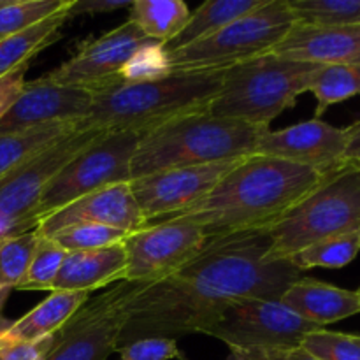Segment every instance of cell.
I'll list each match as a JSON object with an SVG mask.
<instances>
[{"label":"cell","instance_id":"1","mask_svg":"<svg viewBox=\"0 0 360 360\" xmlns=\"http://www.w3.org/2000/svg\"><path fill=\"white\" fill-rule=\"evenodd\" d=\"M269 229L211 238L176 273L137 283L127 302L120 347L141 338L204 334L238 299L280 301L302 271L290 259H269Z\"/></svg>","mask_w":360,"mask_h":360},{"label":"cell","instance_id":"2","mask_svg":"<svg viewBox=\"0 0 360 360\" xmlns=\"http://www.w3.org/2000/svg\"><path fill=\"white\" fill-rule=\"evenodd\" d=\"M327 176L306 165L252 155L199 202L164 220L192 221L207 239L269 229Z\"/></svg>","mask_w":360,"mask_h":360},{"label":"cell","instance_id":"3","mask_svg":"<svg viewBox=\"0 0 360 360\" xmlns=\"http://www.w3.org/2000/svg\"><path fill=\"white\" fill-rule=\"evenodd\" d=\"M266 130L269 129L239 120L218 118L210 115L207 109L178 116L141 134L130 164V178L252 157Z\"/></svg>","mask_w":360,"mask_h":360},{"label":"cell","instance_id":"4","mask_svg":"<svg viewBox=\"0 0 360 360\" xmlns=\"http://www.w3.org/2000/svg\"><path fill=\"white\" fill-rule=\"evenodd\" d=\"M224 72L169 74L146 83H120L94 94L83 129L144 134L178 116L206 111L218 95Z\"/></svg>","mask_w":360,"mask_h":360},{"label":"cell","instance_id":"5","mask_svg":"<svg viewBox=\"0 0 360 360\" xmlns=\"http://www.w3.org/2000/svg\"><path fill=\"white\" fill-rule=\"evenodd\" d=\"M316 67L273 53L232 67L224 72L207 112L269 129L285 109L294 108L299 95L309 91Z\"/></svg>","mask_w":360,"mask_h":360},{"label":"cell","instance_id":"6","mask_svg":"<svg viewBox=\"0 0 360 360\" xmlns=\"http://www.w3.org/2000/svg\"><path fill=\"white\" fill-rule=\"evenodd\" d=\"M360 229V169L347 164L269 227V259H292L322 239Z\"/></svg>","mask_w":360,"mask_h":360},{"label":"cell","instance_id":"7","mask_svg":"<svg viewBox=\"0 0 360 360\" xmlns=\"http://www.w3.org/2000/svg\"><path fill=\"white\" fill-rule=\"evenodd\" d=\"M294 25L287 0H267L262 7L202 41L167 49L171 74L225 72L271 53Z\"/></svg>","mask_w":360,"mask_h":360},{"label":"cell","instance_id":"8","mask_svg":"<svg viewBox=\"0 0 360 360\" xmlns=\"http://www.w3.org/2000/svg\"><path fill=\"white\" fill-rule=\"evenodd\" d=\"M322 327L295 315L278 299L246 297L225 306L204 334L224 341L231 350L264 360L299 348L308 334Z\"/></svg>","mask_w":360,"mask_h":360},{"label":"cell","instance_id":"9","mask_svg":"<svg viewBox=\"0 0 360 360\" xmlns=\"http://www.w3.org/2000/svg\"><path fill=\"white\" fill-rule=\"evenodd\" d=\"M141 134L104 132L97 141L60 169L51 179L35 210L39 221L67 204L105 186L129 183L130 164Z\"/></svg>","mask_w":360,"mask_h":360},{"label":"cell","instance_id":"10","mask_svg":"<svg viewBox=\"0 0 360 360\" xmlns=\"http://www.w3.org/2000/svg\"><path fill=\"white\" fill-rule=\"evenodd\" d=\"M108 130L77 127L41 153L34 155L0 178V217L13 224L20 234L37 227L35 210L46 188L84 148L90 146Z\"/></svg>","mask_w":360,"mask_h":360},{"label":"cell","instance_id":"11","mask_svg":"<svg viewBox=\"0 0 360 360\" xmlns=\"http://www.w3.org/2000/svg\"><path fill=\"white\" fill-rule=\"evenodd\" d=\"M137 283L118 281L98 297L90 299L55 334L42 360H108L120 347L127 322V302Z\"/></svg>","mask_w":360,"mask_h":360},{"label":"cell","instance_id":"12","mask_svg":"<svg viewBox=\"0 0 360 360\" xmlns=\"http://www.w3.org/2000/svg\"><path fill=\"white\" fill-rule=\"evenodd\" d=\"M200 227L186 220L171 218L132 232L123 239L127 269L123 281L153 283L192 260L206 245Z\"/></svg>","mask_w":360,"mask_h":360},{"label":"cell","instance_id":"13","mask_svg":"<svg viewBox=\"0 0 360 360\" xmlns=\"http://www.w3.org/2000/svg\"><path fill=\"white\" fill-rule=\"evenodd\" d=\"M148 42H151V39L127 20L101 37L84 42L72 58L42 77L51 83L84 88L95 94L120 83L123 65Z\"/></svg>","mask_w":360,"mask_h":360},{"label":"cell","instance_id":"14","mask_svg":"<svg viewBox=\"0 0 360 360\" xmlns=\"http://www.w3.org/2000/svg\"><path fill=\"white\" fill-rule=\"evenodd\" d=\"M245 158L167 169L130 181L137 206L150 224L155 218H167L206 197L236 165Z\"/></svg>","mask_w":360,"mask_h":360},{"label":"cell","instance_id":"15","mask_svg":"<svg viewBox=\"0 0 360 360\" xmlns=\"http://www.w3.org/2000/svg\"><path fill=\"white\" fill-rule=\"evenodd\" d=\"M348 130L322 120H308L281 130H266L255 155L306 165L322 174H333L347 165Z\"/></svg>","mask_w":360,"mask_h":360},{"label":"cell","instance_id":"16","mask_svg":"<svg viewBox=\"0 0 360 360\" xmlns=\"http://www.w3.org/2000/svg\"><path fill=\"white\" fill-rule=\"evenodd\" d=\"M94 94L39 79L25 83L20 97L0 120V136L58 122H83L91 111Z\"/></svg>","mask_w":360,"mask_h":360},{"label":"cell","instance_id":"17","mask_svg":"<svg viewBox=\"0 0 360 360\" xmlns=\"http://www.w3.org/2000/svg\"><path fill=\"white\" fill-rule=\"evenodd\" d=\"M83 224L105 225L132 234L146 227L148 221L134 199L129 181L105 186L67 204L62 210L42 218L35 231L41 238H51L62 229Z\"/></svg>","mask_w":360,"mask_h":360},{"label":"cell","instance_id":"18","mask_svg":"<svg viewBox=\"0 0 360 360\" xmlns=\"http://www.w3.org/2000/svg\"><path fill=\"white\" fill-rule=\"evenodd\" d=\"M271 53L313 65H360V27L295 23Z\"/></svg>","mask_w":360,"mask_h":360},{"label":"cell","instance_id":"19","mask_svg":"<svg viewBox=\"0 0 360 360\" xmlns=\"http://www.w3.org/2000/svg\"><path fill=\"white\" fill-rule=\"evenodd\" d=\"M295 315L319 327L350 319L360 313L357 290L334 287L313 278H301L292 283L280 299Z\"/></svg>","mask_w":360,"mask_h":360},{"label":"cell","instance_id":"20","mask_svg":"<svg viewBox=\"0 0 360 360\" xmlns=\"http://www.w3.org/2000/svg\"><path fill=\"white\" fill-rule=\"evenodd\" d=\"M127 269V252L123 243L97 250L67 252L53 290L88 292L123 281Z\"/></svg>","mask_w":360,"mask_h":360},{"label":"cell","instance_id":"21","mask_svg":"<svg viewBox=\"0 0 360 360\" xmlns=\"http://www.w3.org/2000/svg\"><path fill=\"white\" fill-rule=\"evenodd\" d=\"M90 301L88 292L53 290L42 302L21 319L11 322L0 336V348L18 343H35L58 333L81 306Z\"/></svg>","mask_w":360,"mask_h":360},{"label":"cell","instance_id":"22","mask_svg":"<svg viewBox=\"0 0 360 360\" xmlns=\"http://www.w3.org/2000/svg\"><path fill=\"white\" fill-rule=\"evenodd\" d=\"M70 6L72 0H69L58 13L51 14L41 23L0 39V77L21 67H28V62L39 51L60 37V28L70 18Z\"/></svg>","mask_w":360,"mask_h":360},{"label":"cell","instance_id":"23","mask_svg":"<svg viewBox=\"0 0 360 360\" xmlns=\"http://www.w3.org/2000/svg\"><path fill=\"white\" fill-rule=\"evenodd\" d=\"M266 2L267 0H210V2H204L193 13H190L183 30L169 44H165V48L178 49L202 41L231 25L232 21L257 11Z\"/></svg>","mask_w":360,"mask_h":360},{"label":"cell","instance_id":"24","mask_svg":"<svg viewBox=\"0 0 360 360\" xmlns=\"http://www.w3.org/2000/svg\"><path fill=\"white\" fill-rule=\"evenodd\" d=\"M79 125L81 122L46 123L0 136V178L34 155L44 151Z\"/></svg>","mask_w":360,"mask_h":360},{"label":"cell","instance_id":"25","mask_svg":"<svg viewBox=\"0 0 360 360\" xmlns=\"http://www.w3.org/2000/svg\"><path fill=\"white\" fill-rule=\"evenodd\" d=\"M190 18V9L183 0H134L129 7L132 21L148 39L169 44Z\"/></svg>","mask_w":360,"mask_h":360},{"label":"cell","instance_id":"26","mask_svg":"<svg viewBox=\"0 0 360 360\" xmlns=\"http://www.w3.org/2000/svg\"><path fill=\"white\" fill-rule=\"evenodd\" d=\"M309 91L316 98L315 118L320 120L330 105L360 95V65H319Z\"/></svg>","mask_w":360,"mask_h":360},{"label":"cell","instance_id":"27","mask_svg":"<svg viewBox=\"0 0 360 360\" xmlns=\"http://www.w3.org/2000/svg\"><path fill=\"white\" fill-rule=\"evenodd\" d=\"M359 253L360 229L354 232H347V234L322 239V241L295 253L290 260L297 266L299 271L315 269V267L341 269V267L348 266Z\"/></svg>","mask_w":360,"mask_h":360},{"label":"cell","instance_id":"28","mask_svg":"<svg viewBox=\"0 0 360 360\" xmlns=\"http://www.w3.org/2000/svg\"><path fill=\"white\" fill-rule=\"evenodd\" d=\"M295 23L309 27H360V0H287Z\"/></svg>","mask_w":360,"mask_h":360},{"label":"cell","instance_id":"29","mask_svg":"<svg viewBox=\"0 0 360 360\" xmlns=\"http://www.w3.org/2000/svg\"><path fill=\"white\" fill-rule=\"evenodd\" d=\"M39 239L41 236L35 229L0 239V283L4 287L18 288L27 274Z\"/></svg>","mask_w":360,"mask_h":360},{"label":"cell","instance_id":"30","mask_svg":"<svg viewBox=\"0 0 360 360\" xmlns=\"http://www.w3.org/2000/svg\"><path fill=\"white\" fill-rule=\"evenodd\" d=\"M67 252L51 238H41L35 248L27 274L18 285V290H49L53 292Z\"/></svg>","mask_w":360,"mask_h":360},{"label":"cell","instance_id":"31","mask_svg":"<svg viewBox=\"0 0 360 360\" xmlns=\"http://www.w3.org/2000/svg\"><path fill=\"white\" fill-rule=\"evenodd\" d=\"M67 2L69 0H9L0 7V39L41 23Z\"/></svg>","mask_w":360,"mask_h":360},{"label":"cell","instance_id":"32","mask_svg":"<svg viewBox=\"0 0 360 360\" xmlns=\"http://www.w3.org/2000/svg\"><path fill=\"white\" fill-rule=\"evenodd\" d=\"M171 74L169 51L165 44L151 41L141 46L123 65L122 81L125 83H146V81L164 79Z\"/></svg>","mask_w":360,"mask_h":360},{"label":"cell","instance_id":"33","mask_svg":"<svg viewBox=\"0 0 360 360\" xmlns=\"http://www.w3.org/2000/svg\"><path fill=\"white\" fill-rule=\"evenodd\" d=\"M129 232L120 229L105 227V225H70L51 236L65 252H79V250H97L104 246H112L123 243Z\"/></svg>","mask_w":360,"mask_h":360},{"label":"cell","instance_id":"34","mask_svg":"<svg viewBox=\"0 0 360 360\" xmlns=\"http://www.w3.org/2000/svg\"><path fill=\"white\" fill-rule=\"evenodd\" d=\"M120 360H181L185 359L179 350L178 341L172 338H141L122 345Z\"/></svg>","mask_w":360,"mask_h":360},{"label":"cell","instance_id":"35","mask_svg":"<svg viewBox=\"0 0 360 360\" xmlns=\"http://www.w3.org/2000/svg\"><path fill=\"white\" fill-rule=\"evenodd\" d=\"M55 334L35 343H18L0 348V360H42L53 347Z\"/></svg>","mask_w":360,"mask_h":360},{"label":"cell","instance_id":"36","mask_svg":"<svg viewBox=\"0 0 360 360\" xmlns=\"http://www.w3.org/2000/svg\"><path fill=\"white\" fill-rule=\"evenodd\" d=\"M25 72H27V67H21V69L14 70V72L0 77V120L4 118V115L9 111L11 105L20 97L25 83H27L25 81Z\"/></svg>","mask_w":360,"mask_h":360},{"label":"cell","instance_id":"37","mask_svg":"<svg viewBox=\"0 0 360 360\" xmlns=\"http://www.w3.org/2000/svg\"><path fill=\"white\" fill-rule=\"evenodd\" d=\"M129 0H72L70 16L76 14H104L111 11L130 7Z\"/></svg>","mask_w":360,"mask_h":360},{"label":"cell","instance_id":"38","mask_svg":"<svg viewBox=\"0 0 360 360\" xmlns=\"http://www.w3.org/2000/svg\"><path fill=\"white\" fill-rule=\"evenodd\" d=\"M348 130V150H347V164L360 162V120L354 125L347 127Z\"/></svg>","mask_w":360,"mask_h":360},{"label":"cell","instance_id":"39","mask_svg":"<svg viewBox=\"0 0 360 360\" xmlns=\"http://www.w3.org/2000/svg\"><path fill=\"white\" fill-rule=\"evenodd\" d=\"M266 360H320V359H316L315 355H311L309 352H306L304 348L299 347V348H294V350L281 352V354L273 355V357Z\"/></svg>","mask_w":360,"mask_h":360},{"label":"cell","instance_id":"40","mask_svg":"<svg viewBox=\"0 0 360 360\" xmlns=\"http://www.w3.org/2000/svg\"><path fill=\"white\" fill-rule=\"evenodd\" d=\"M11 290H13V288H9V287H4V285L0 283V336H2V334L6 333V329H7V327L11 326V320H7L6 316L2 315V309H4V306H6L7 299H9V295H11Z\"/></svg>","mask_w":360,"mask_h":360},{"label":"cell","instance_id":"41","mask_svg":"<svg viewBox=\"0 0 360 360\" xmlns=\"http://www.w3.org/2000/svg\"><path fill=\"white\" fill-rule=\"evenodd\" d=\"M227 360H264L262 357H257V355L246 354V352H239V350H231Z\"/></svg>","mask_w":360,"mask_h":360},{"label":"cell","instance_id":"42","mask_svg":"<svg viewBox=\"0 0 360 360\" xmlns=\"http://www.w3.org/2000/svg\"><path fill=\"white\" fill-rule=\"evenodd\" d=\"M7 2H9V0H0V7H2L4 4H7Z\"/></svg>","mask_w":360,"mask_h":360},{"label":"cell","instance_id":"43","mask_svg":"<svg viewBox=\"0 0 360 360\" xmlns=\"http://www.w3.org/2000/svg\"><path fill=\"white\" fill-rule=\"evenodd\" d=\"M354 165H357V167L360 169V162H354Z\"/></svg>","mask_w":360,"mask_h":360},{"label":"cell","instance_id":"44","mask_svg":"<svg viewBox=\"0 0 360 360\" xmlns=\"http://www.w3.org/2000/svg\"><path fill=\"white\" fill-rule=\"evenodd\" d=\"M355 340H357V341H359V345H360V336H355Z\"/></svg>","mask_w":360,"mask_h":360},{"label":"cell","instance_id":"45","mask_svg":"<svg viewBox=\"0 0 360 360\" xmlns=\"http://www.w3.org/2000/svg\"><path fill=\"white\" fill-rule=\"evenodd\" d=\"M357 292H359V295H360V288H359V290H357Z\"/></svg>","mask_w":360,"mask_h":360}]
</instances>
